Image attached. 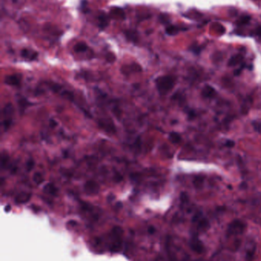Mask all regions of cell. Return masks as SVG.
<instances>
[{
	"instance_id": "6da1fadb",
	"label": "cell",
	"mask_w": 261,
	"mask_h": 261,
	"mask_svg": "<svg viewBox=\"0 0 261 261\" xmlns=\"http://www.w3.org/2000/svg\"><path fill=\"white\" fill-rule=\"evenodd\" d=\"M155 85L159 93L165 95L168 92H170L174 87L175 79L170 76H163L157 78L155 80Z\"/></svg>"
},
{
	"instance_id": "7a4b0ae2",
	"label": "cell",
	"mask_w": 261,
	"mask_h": 261,
	"mask_svg": "<svg viewBox=\"0 0 261 261\" xmlns=\"http://www.w3.org/2000/svg\"><path fill=\"white\" fill-rule=\"evenodd\" d=\"M246 228V225L240 220H234L228 226L227 231L231 235H238L244 232Z\"/></svg>"
},
{
	"instance_id": "3957f363",
	"label": "cell",
	"mask_w": 261,
	"mask_h": 261,
	"mask_svg": "<svg viewBox=\"0 0 261 261\" xmlns=\"http://www.w3.org/2000/svg\"><path fill=\"white\" fill-rule=\"evenodd\" d=\"M83 188L86 193L88 195H95L98 193L100 191V186L97 182L93 180H89L86 182Z\"/></svg>"
},
{
	"instance_id": "277c9868",
	"label": "cell",
	"mask_w": 261,
	"mask_h": 261,
	"mask_svg": "<svg viewBox=\"0 0 261 261\" xmlns=\"http://www.w3.org/2000/svg\"><path fill=\"white\" fill-rule=\"evenodd\" d=\"M98 125L101 129L104 130L105 131H107V132L114 133L116 131V128L111 121L100 120L98 121Z\"/></svg>"
},
{
	"instance_id": "5b68a950",
	"label": "cell",
	"mask_w": 261,
	"mask_h": 261,
	"mask_svg": "<svg viewBox=\"0 0 261 261\" xmlns=\"http://www.w3.org/2000/svg\"><path fill=\"white\" fill-rule=\"evenodd\" d=\"M110 17L116 20H124L126 18V15L122 9L118 7H113L110 9Z\"/></svg>"
},
{
	"instance_id": "8992f818",
	"label": "cell",
	"mask_w": 261,
	"mask_h": 261,
	"mask_svg": "<svg viewBox=\"0 0 261 261\" xmlns=\"http://www.w3.org/2000/svg\"><path fill=\"white\" fill-rule=\"evenodd\" d=\"M191 248L194 251L197 253H202L205 251V247H204L202 242L198 239H192L190 243Z\"/></svg>"
},
{
	"instance_id": "52a82bcc",
	"label": "cell",
	"mask_w": 261,
	"mask_h": 261,
	"mask_svg": "<svg viewBox=\"0 0 261 261\" xmlns=\"http://www.w3.org/2000/svg\"><path fill=\"white\" fill-rule=\"evenodd\" d=\"M5 83L9 86H19L21 83V77L16 74L7 76L5 79Z\"/></svg>"
},
{
	"instance_id": "ba28073f",
	"label": "cell",
	"mask_w": 261,
	"mask_h": 261,
	"mask_svg": "<svg viewBox=\"0 0 261 261\" xmlns=\"http://www.w3.org/2000/svg\"><path fill=\"white\" fill-rule=\"evenodd\" d=\"M31 197V194L29 192H20L16 196L15 201L17 204H24L28 202Z\"/></svg>"
},
{
	"instance_id": "9c48e42d",
	"label": "cell",
	"mask_w": 261,
	"mask_h": 261,
	"mask_svg": "<svg viewBox=\"0 0 261 261\" xmlns=\"http://www.w3.org/2000/svg\"><path fill=\"white\" fill-rule=\"evenodd\" d=\"M39 54L35 51H33V50H30L29 49H23V50L21 51V56L23 58L26 60H34L37 58Z\"/></svg>"
},
{
	"instance_id": "30bf717a",
	"label": "cell",
	"mask_w": 261,
	"mask_h": 261,
	"mask_svg": "<svg viewBox=\"0 0 261 261\" xmlns=\"http://www.w3.org/2000/svg\"><path fill=\"white\" fill-rule=\"evenodd\" d=\"M98 25L99 28L101 29V30H103V29L106 28L109 25V17L106 16L105 13H101L98 16Z\"/></svg>"
},
{
	"instance_id": "8fae6325",
	"label": "cell",
	"mask_w": 261,
	"mask_h": 261,
	"mask_svg": "<svg viewBox=\"0 0 261 261\" xmlns=\"http://www.w3.org/2000/svg\"><path fill=\"white\" fill-rule=\"evenodd\" d=\"M201 94L205 98H213L216 96V91L212 87L207 85L202 89Z\"/></svg>"
},
{
	"instance_id": "7c38bea8",
	"label": "cell",
	"mask_w": 261,
	"mask_h": 261,
	"mask_svg": "<svg viewBox=\"0 0 261 261\" xmlns=\"http://www.w3.org/2000/svg\"><path fill=\"white\" fill-rule=\"evenodd\" d=\"M44 192L47 194H50L51 196H57L58 194V189L53 183H48L45 186Z\"/></svg>"
},
{
	"instance_id": "4fadbf2b",
	"label": "cell",
	"mask_w": 261,
	"mask_h": 261,
	"mask_svg": "<svg viewBox=\"0 0 261 261\" xmlns=\"http://www.w3.org/2000/svg\"><path fill=\"white\" fill-rule=\"evenodd\" d=\"M210 228V224L207 219L203 218L198 223V230L201 232H206Z\"/></svg>"
},
{
	"instance_id": "5bb4252c",
	"label": "cell",
	"mask_w": 261,
	"mask_h": 261,
	"mask_svg": "<svg viewBox=\"0 0 261 261\" xmlns=\"http://www.w3.org/2000/svg\"><path fill=\"white\" fill-rule=\"evenodd\" d=\"M243 60V57L240 54H237V55L233 56L232 57L230 58V60L228 62V66L230 67H234V66L237 65L238 63H240Z\"/></svg>"
},
{
	"instance_id": "9a60e30c",
	"label": "cell",
	"mask_w": 261,
	"mask_h": 261,
	"mask_svg": "<svg viewBox=\"0 0 261 261\" xmlns=\"http://www.w3.org/2000/svg\"><path fill=\"white\" fill-rule=\"evenodd\" d=\"M125 35H126V37L127 38L128 40H130V41L136 42L138 40V34L136 33V31L128 30L127 31L125 32Z\"/></svg>"
},
{
	"instance_id": "2e32d148",
	"label": "cell",
	"mask_w": 261,
	"mask_h": 261,
	"mask_svg": "<svg viewBox=\"0 0 261 261\" xmlns=\"http://www.w3.org/2000/svg\"><path fill=\"white\" fill-rule=\"evenodd\" d=\"M3 115H4V118H9V117L13 113V107L11 104H8L4 107L3 109Z\"/></svg>"
},
{
	"instance_id": "e0dca14e",
	"label": "cell",
	"mask_w": 261,
	"mask_h": 261,
	"mask_svg": "<svg viewBox=\"0 0 261 261\" xmlns=\"http://www.w3.org/2000/svg\"><path fill=\"white\" fill-rule=\"evenodd\" d=\"M87 48H88V47H87V45L85 43L80 42L78 43L74 46L73 50H74L75 52H77V53H82V52H85L87 50Z\"/></svg>"
},
{
	"instance_id": "ac0fdd59",
	"label": "cell",
	"mask_w": 261,
	"mask_h": 261,
	"mask_svg": "<svg viewBox=\"0 0 261 261\" xmlns=\"http://www.w3.org/2000/svg\"><path fill=\"white\" fill-rule=\"evenodd\" d=\"M169 140L173 144H178L181 141V136L176 132H172L169 135Z\"/></svg>"
},
{
	"instance_id": "d6986e66",
	"label": "cell",
	"mask_w": 261,
	"mask_h": 261,
	"mask_svg": "<svg viewBox=\"0 0 261 261\" xmlns=\"http://www.w3.org/2000/svg\"><path fill=\"white\" fill-rule=\"evenodd\" d=\"M180 28L176 26H173V25H169L165 29V31L168 35H175L176 34H178V32L179 31Z\"/></svg>"
},
{
	"instance_id": "ffe728a7",
	"label": "cell",
	"mask_w": 261,
	"mask_h": 261,
	"mask_svg": "<svg viewBox=\"0 0 261 261\" xmlns=\"http://www.w3.org/2000/svg\"><path fill=\"white\" fill-rule=\"evenodd\" d=\"M204 183V178L202 177H197L193 181L194 186H195V188L201 189L203 186Z\"/></svg>"
},
{
	"instance_id": "44dd1931",
	"label": "cell",
	"mask_w": 261,
	"mask_h": 261,
	"mask_svg": "<svg viewBox=\"0 0 261 261\" xmlns=\"http://www.w3.org/2000/svg\"><path fill=\"white\" fill-rule=\"evenodd\" d=\"M33 180H34V182H35L37 185L41 184V182L44 181L42 174H41V173H39V172L35 173V174L33 175Z\"/></svg>"
},
{
	"instance_id": "7402d4cb",
	"label": "cell",
	"mask_w": 261,
	"mask_h": 261,
	"mask_svg": "<svg viewBox=\"0 0 261 261\" xmlns=\"http://www.w3.org/2000/svg\"><path fill=\"white\" fill-rule=\"evenodd\" d=\"M250 20V17L248 16H244L243 17H241L240 19L237 21V25H245V24L248 23Z\"/></svg>"
},
{
	"instance_id": "603a6c76",
	"label": "cell",
	"mask_w": 261,
	"mask_h": 261,
	"mask_svg": "<svg viewBox=\"0 0 261 261\" xmlns=\"http://www.w3.org/2000/svg\"><path fill=\"white\" fill-rule=\"evenodd\" d=\"M61 95L64 96V98L68 99V100H71V101H73V95L72 92H69V91H64V92H61Z\"/></svg>"
},
{
	"instance_id": "cb8c5ba5",
	"label": "cell",
	"mask_w": 261,
	"mask_h": 261,
	"mask_svg": "<svg viewBox=\"0 0 261 261\" xmlns=\"http://www.w3.org/2000/svg\"><path fill=\"white\" fill-rule=\"evenodd\" d=\"M106 61L109 62V63H113L116 60V56L114 55V54H113V53H108L106 55Z\"/></svg>"
},
{
	"instance_id": "d4e9b609",
	"label": "cell",
	"mask_w": 261,
	"mask_h": 261,
	"mask_svg": "<svg viewBox=\"0 0 261 261\" xmlns=\"http://www.w3.org/2000/svg\"><path fill=\"white\" fill-rule=\"evenodd\" d=\"M35 166V162L32 159H29L26 163V170L27 171H31Z\"/></svg>"
},
{
	"instance_id": "484cf974",
	"label": "cell",
	"mask_w": 261,
	"mask_h": 261,
	"mask_svg": "<svg viewBox=\"0 0 261 261\" xmlns=\"http://www.w3.org/2000/svg\"><path fill=\"white\" fill-rule=\"evenodd\" d=\"M1 161H2V162H1V167H2V168H4V167L6 166V164H7V163H8V161H9L8 156L6 155V154H3V155L2 156V159H1Z\"/></svg>"
},
{
	"instance_id": "4316f807",
	"label": "cell",
	"mask_w": 261,
	"mask_h": 261,
	"mask_svg": "<svg viewBox=\"0 0 261 261\" xmlns=\"http://www.w3.org/2000/svg\"><path fill=\"white\" fill-rule=\"evenodd\" d=\"M19 105L21 107L25 108L27 107L28 105H29V103L28 102L27 99H21L19 100Z\"/></svg>"
},
{
	"instance_id": "83f0119b",
	"label": "cell",
	"mask_w": 261,
	"mask_h": 261,
	"mask_svg": "<svg viewBox=\"0 0 261 261\" xmlns=\"http://www.w3.org/2000/svg\"><path fill=\"white\" fill-rule=\"evenodd\" d=\"M61 87L60 86H59V85L56 84V83H55V84H53V85H51V89H52V90L54 91V92H59V90H60V89H61Z\"/></svg>"
},
{
	"instance_id": "f1b7e54d",
	"label": "cell",
	"mask_w": 261,
	"mask_h": 261,
	"mask_svg": "<svg viewBox=\"0 0 261 261\" xmlns=\"http://www.w3.org/2000/svg\"><path fill=\"white\" fill-rule=\"evenodd\" d=\"M159 19H160V21L162 23H166V22H168V17H167L166 16H165V15H162V16H159Z\"/></svg>"
},
{
	"instance_id": "f546056e",
	"label": "cell",
	"mask_w": 261,
	"mask_h": 261,
	"mask_svg": "<svg viewBox=\"0 0 261 261\" xmlns=\"http://www.w3.org/2000/svg\"><path fill=\"white\" fill-rule=\"evenodd\" d=\"M180 197H181V201H182V202H187V200H188V196H187V194L185 193V192H182V193L181 194V196H180Z\"/></svg>"
},
{
	"instance_id": "4dcf8cb0",
	"label": "cell",
	"mask_w": 261,
	"mask_h": 261,
	"mask_svg": "<svg viewBox=\"0 0 261 261\" xmlns=\"http://www.w3.org/2000/svg\"><path fill=\"white\" fill-rule=\"evenodd\" d=\"M81 10L83 12H87V2L84 1L81 3Z\"/></svg>"
},
{
	"instance_id": "1f68e13d",
	"label": "cell",
	"mask_w": 261,
	"mask_h": 261,
	"mask_svg": "<svg viewBox=\"0 0 261 261\" xmlns=\"http://www.w3.org/2000/svg\"><path fill=\"white\" fill-rule=\"evenodd\" d=\"M226 144V146L227 147V148H232V147L234 146V144H235V143H234V140H227L226 144Z\"/></svg>"
},
{
	"instance_id": "d6a6232c",
	"label": "cell",
	"mask_w": 261,
	"mask_h": 261,
	"mask_svg": "<svg viewBox=\"0 0 261 261\" xmlns=\"http://www.w3.org/2000/svg\"><path fill=\"white\" fill-rule=\"evenodd\" d=\"M148 231H149V234H154V233H155V228H154V227H153V226H150L149 228H148Z\"/></svg>"
},
{
	"instance_id": "836d02e7",
	"label": "cell",
	"mask_w": 261,
	"mask_h": 261,
	"mask_svg": "<svg viewBox=\"0 0 261 261\" xmlns=\"http://www.w3.org/2000/svg\"><path fill=\"white\" fill-rule=\"evenodd\" d=\"M256 32L258 35L261 36V27H258L257 29H256Z\"/></svg>"
},
{
	"instance_id": "e575fe53",
	"label": "cell",
	"mask_w": 261,
	"mask_h": 261,
	"mask_svg": "<svg viewBox=\"0 0 261 261\" xmlns=\"http://www.w3.org/2000/svg\"><path fill=\"white\" fill-rule=\"evenodd\" d=\"M50 124H51V127H55L57 125L56 121H54V120H51Z\"/></svg>"
},
{
	"instance_id": "d590c367",
	"label": "cell",
	"mask_w": 261,
	"mask_h": 261,
	"mask_svg": "<svg viewBox=\"0 0 261 261\" xmlns=\"http://www.w3.org/2000/svg\"><path fill=\"white\" fill-rule=\"evenodd\" d=\"M10 210H11V206H10L9 205V206H6V208H5V211H6V212H9V211Z\"/></svg>"
}]
</instances>
